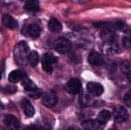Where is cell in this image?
I'll return each instance as SVG.
<instances>
[{
	"label": "cell",
	"mask_w": 131,
	"mask_h": 130,
	"mask_svg": "<svg viewBox=\"0 0 131 130\" xmlns=\"http://www.w3.org/2000/svg\"><path fill=\"white\" fill-rule=\"evenodd\" d=\"M30 52L29 47L25 41H20L17 43L13 50L15 61L18 65H26L27 63H28V56Z\"/></svg>",
	"instance_id": "obj_1"
},
{
	"label": "cell",
	"mask_w": 131,
	"mask_h": 130,
	"mask_svg": "<svg viewBox=\"0 0 131 130\" xmlns=\"http://www.w3.org/2000/svg\"><path fill=\"white\" fill-rule=\"evenodd\" d=\"M42 68L47 74H51L53 71V65L58 62V57L51 52H46L41 57Z\"/></svg>",
	"instance_id": "obj_2"
},
{
	"label": "cell",
	"mask_w": 131,
	"mask_h": 130,
	"mask_svg": "<svg viewBox=\"0 0 131 130\" xmlns=\"http://www.w3.org/2000/svg\"><path fill=\"white\" fill-rule=\"evenodd\" d=\"M54 49L61 54H67L72 48V43L65 38H58L54 42Z\"/></svg>",
	"instance_id": "obj_3"
},
{
	"label": "cell",
	"mask_w": 131,
	"mask_h": 130,
	"mask_svg": "<svg viewBox=\"0 0 131 130\" xmlns=\"http://www.w3.org/2000/svg\"><path fill=\"white\" fill-rule=\"evenodd\" d=\"M42 104L48 108H51L54 107L58 103V97L54 91L49 90L42 95Z\"/></svg>",
	"instance_id": "obj_4"
},
{
	"label": "cell",
	"mask_w": 131,
	"mask_h": 130,
	"mask_svg": "<svg viewBox=\"0 0 131 130\" xmlns=\"http://www.w3.org/2000/svg\"><path fill=\"white\" fill-rule=\"evenodd\" d=\"M120 51V47L115 41H105L102 45V52L106 55H114Z\"/></svg>",
	"instance_id": "obj_5"
},
{
	"label": "cell",
	"mask_w": 131,
	"mask_h": 130,
	"mask_svg": "<svg viewBox=\"0 0 131 130\" xmlns=\"http://www.w3.org/2000/svg\"><path fill=\"white\" fill-rule=\"evenodd\" d=\"M64 88L68 93L76 94L81 90V83L78 78H71L67 82Z\"/></svg>",
	"instance_id": "obj_6"
},
{
	"label": "cell",
	"mask_w": 131,
	"mask_h": 130,
	"mask_svg": "<svg viewBox=\"0 0 131 130\" xmlns=\"http://www.w3.org/2000/svg\"><path fill=\"white\" fill-rule=\"evenodd\" d=\"M4 124L8 130H19L20 125L18 120L11 114H7L5 116Z\"/></svg>",
	"instance_id": "obj_7"
},
{
	"label": "cell",
	"mask_w": 131,
	"mask_h": 130,
	"mask_svg": "<svg viewBox=\"0 0 131 130\" xmlns=\"http://www.w3.org/2000/svg\"><path fill=\"white\" fill-rule=\"evenodd\" d=\"M114 120L118 123H124L125 121H127L129 116L127 110L122 106H118L117 107H116V109L114 110Z\"/></svg>",
	"instance_id": "obj_8"
},
{
	"label": "cell",
	"mask_w": 131,
	"mask_h": 130,
	"mask_svg": "<svg viewBox=\"0 0 131 130\" xmlns=\"http://www.w3.org/2000/svg\"><path fill=\"white\" fill-rule=\"evenodd\" d=\"M82 127L85 130H104V124L97 120H87L82 122Z\"/></svg>",
	"instance_id": "obj_9"
},
{
	"label": "cell",
	"mask_w": 131,
	"mask_h": 130,
	"mask_svg": "<svg viewBox=\"0 0 131 130\" xmlns=\"http://www.w3.org/2000/svg\"><path fill=\"white\" fill-rule=\"evenodd\" d=\"M87 89L88 91L94 97H100L101 95L103 94L104 91V87L101 84L95 83V82L88 83L87 85Z\"/></svg>",
	"instance_id": "obj_10"
},
{
	"label": "cell",
	"mask_w": 131,
	"mask_h": 130,
	"mask_svg": "<svg viewBox=\"0 0 131 130\" xmlns=\"http://www.w3.org/2000/svg\"><path fill=\"white\" fill-rule=\"evenodd\" d=\"M88 61L91 64L94 66H101L105 63L103 56L95 51H92L88 55Z\"/></svg>",
	"instance_id": "obj_11"
},
{
	"label": "cell",
	"mask_w": 131,
	"mask_h": 130,
	"mask_svg": "<svg viewBox=\"0 0 131 130\" xmlns=\"http://www.w3.org/2000/svg\"><path fill=\"white\" fill-rule=\"evenodd\" d=\"M2 23L5 28L11 30L16 28L18 26L17 21L8 14H4L2 16Z\"/></svg>",
	"instance_id": "obj_12"
},
{
	"label": "cell",
	"mask_w": 131,
	"mask_h": 130,
	"mask_svg": "<svg viewBox=\"0 0 131 130\" xmlns=\"http://www.w3.org/2000/svg\"><path fill=\"white\" fill-rule=\"evenodd\" d=\"M21 107L25 115L27 117H32L35 115V109L28 100L25 99V98L22 99L21 101Z\"/></svg>",
	"instance_id": "obj_13"
},
{
	"label": "cell",
	"mask_w": 131,
	"mask_h": 130,
	"mask_svg": "<svg viewBox=\"0 0 131 130\" xmlns=\"http://www.w3.org/2000/svg\"><path fill=\"white\" fill-rule=\"evenodd\" d=\"M26 34L32 38H38L41 34V28L37 24H31L26 28Z\"/></svg>",
	"instance_id": "obj_14"
},
{
	"label": "cell",
	"mask_w": 131,
	"mask_h": 130,
	"mask_svg": "<svg viewBox=\"0 0 131 130\" xmlns=\"http://www.w3.org/2000/svg\"><path fill=\"white\" fill-rule=\"evenodd\" d=\"M21 84L25 89V91L28 92V93H33V92H35L37 90H38L39 89L37 87V86L35 85V84L31 80H30L28 77H27L26 76L25 77V78L21 80Z\"/></svg>",
	"instance_id": "obj_15"
},
{
	"label": "cell",
	"mask_w": 131,
	"mask_h": 130,
	"mask_svg": "<svg viewBox=\"0 0 131 130\" xmlns=\"http://www.w3.org/2000/svg\"><path fill=\"white\" fill-rule=\"evenodd\" d=\"M25 77V74L20 70H15L12 71L8 75V80L10 83H18L22 80Z\"/></svg>",
	"instance_id": "obj_16"
},
{
	"label": "cell",
	"mask_w": 131,
	"mask_h": 130,
	"mask_svg": "<svg viewBox=\"0 0 131 130\" xmlns=\"http://www.w3.org/2000/svg\"><path fill=\"white\" fill-rule=\"evenodd\" d=\"M24 8L28 12H37L39 10L38 0H28L24 5Z\"/></svg>",
	"instance_id": "obj_17"
},
{
	"label": "cell",
	"mask_w": 131,
	"mask_h": 130,
	"mask_svg": "<svg viewBox=\"0 0 131 130\" xmlns=\"http://www.w3.org/2000/svg\"><path fill=\"white\" fill-rule=\"evenodd\" d=\"M48 28L52 32H59L62 30V24L57 18H51L48 22Z\"/></svg>",
	"instance_id": "obj_18"
},
{
	"label": "cell",
	"mask_w": 131,
	"mask_h": 130,
	"mask_svg": "<svg viewBox=\"0 0 131 130\" xmlns=\"http://www.w3.org/2000/svg\"><path fill=\"white\" fill-rule=\"evenodd\" d=\"M111 115L112 114L110 111L104 110L101 111L99 113V114L97 115V120L100 121L101 123H102L103 124H105L110 120Z\"/></svg>",
	"instance_id": "obj_19"
},
{
	"label": "cell",
	"mask_w": 131,
	"mask_h": 130,
	"mask_svg": "<svg viewBox=\"0 0 131 130\" xmlns=\"http://www.w3.org/2000/svg\"><path fill=\"white\" fill-rule=\"evenodd\" d=\"M39 62V54L37 51H31L29 54V56H28V64L35 67L38 65Z\"/></svg>",
	"instance_id": "obj_20"
},
{
	"label": "cell",
	"mask_w": 131,
	"mask_h": 130,
	"mask_svg": "<svg viewBox=\"0 0 131 130\" xmlns=\"http://www.w3.org/2000/svg\"><path fill=\"white\" fill-rule=\"evenodd\" d=\"M80 103L84 106V107H89L93 105L94 100V99L88 94L87 93H83L81 97H80Z\"/></svg>",
	"instance_id": "obj_21"
},
{
	"label": "cell",
	"mask_w": 131,
	"mask_h": 130,
	"mask_svg": "<svg viewBox=\"0 0 131 130\" xmlns=\"http://www.w3.org/2000/svg\"><path fill=\"white\" fill-rule=\"evenodd\" d=\"M123 46L127 49H131V34L126 35L122 40Z\"/></svg>",
	"instance_id": "obj_22"
},
{
	"label": "cell",
	"mask_w": 131,
	"mask_h": 130,
	"mask_svg": "<svg viewBox=\"0 0 131 130\" xmlns=\"http://www.w3.org/2000/svg\"><path fill=\"white\" fill-rule=\"evenodd\" d=\"M124 103L125 104L129 107H131V90H130L124 96Z\"/></svg>",
	"instance_id": "obj_23"
},
{
	"label": "cell",
	"mask_w": 131,
	"mask_h": 130,
	"mask_svg": "<svg viewBox=\"0 0 131 130\" xmlns=\"http://www.w3.org/2000/svg\"><path fill=\"white\" fill-rule=\"evenodd\" d=\"M16 90H17L16 87L12 85H8L3 89V92L5 93H14L16 91Z\"/></svg>",
	"instance_id": "obj_24"
},
{
	"label": "cell",
	"mask_w": 131,
	"mask_h": 130,
	"mask_svg": "<svg viewBox=\"0 0 131 130\" xmlns=\"http://www.w3.org/2000/svg\"><path fill=\"white\" fill-rule=\"evenodd\" d=\"M130 69V64L128 62H124L122 64V70L124 72H125L126 74L127 73V71Z\"/></svg>",
	"instance_id": "obj_25"
},
{
	"label": "cell",
	"mask_w": 131,
	"mask_h": 130,
	"mask_svg": "<svg viewBox=\"0 0 131 130\" xmlns=\"http://www.w3.org/2000/svg\"><path fill=\"white\" fill-rule=\"evenodd\" d=\"M25 130H39V128L37 126L32 125V126H30L27 127Z\"/></svg>",
	"instance_id": "obj_26"
},
{
	"label": "cell",
	"mask_w": 131,
	"mask_h": 130,
	"mask_svg": "<svg viewBox=\"0 0 131 130\" xmlns=\"http://www.w3.org/2000/svg\"><path fill=\"white\" fill-rule=\"evenodd\" d=\"M127 80H129V82L131 83V68L127 73Z\"/></svg>",
	"instance_id": "obj_27"
},
{
	"label": "cell",
	"mask_w": 131,
	"mask_h": 130,
	"mask_svg": "<svg viewBox=\"0 0 131 130\" xmlns=\"http://www.w3.org/2000/svg\"><path fill=\"white\" fill-rule=\"evenodd\" d=\"M66 130H81L80 128H78V126H70L69 128H68Z\"/></svg>",
	"instance_id": "obj_28"
},
{
	"label": "cell",
	"mask_w": 131,
	"mask_h": 130,
	"mask_svg": "<svg viewBox=\"0 0 131 130\" xmlns=\"http://www.w3.org/2000/svg\"><path fill=\"white\" fill-rule=\"evenodd\" d=\"M109 130H117V129H109Z\"/></svg>",
	"instance_id": "obj_29"
},
{
	"label": "cell",
	"mask_w": 131,
	"mask_h": 130,
	"mask_svg": "<svg viewBox=\"0 0 131 130\" xmlns=\"http://www.w3.org/2000/svg\"><path fill=\"white\" fill-rule=\"evenodd\" d=\"M21 1H24V0H21Z\"/></svg>",
	"instance_id": "obj_30"
}]
</instances>
